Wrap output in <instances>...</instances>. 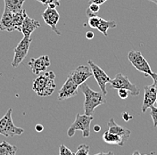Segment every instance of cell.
<instances>
[{"label": "cell", "instance_id": "obj_1", "mask_svg": "<svg viewBox=\"0 0 157 155\" xmlns=\"http://www.w3.org/2000/svg\"><path fill=\"white\" fill-rule=\"evenodd\" d=\"M55 79L56 74L54 71H44L43 74H40L36 79H34L32 83V90L39 97L50 96L56 87Z\"/></svg>", "mask_w": 157, "mask_h": 155}, {"label": "cell", "instance_id": "obj_2", "mask_svg": "<svg viewBox=\"0 0 157 155\" xmlns=\"http://www.w3.org/2000/svg\"><path fill=\"white\" fill-rule=\"evenodd\" d=\"M80 88L85 96V102H84L85 114L88 116H93L96 108L106 103L105 95L102 91L98 92L92 90L86 82L80 85Z\"/></svg>", "mask_w": 157, "mask_h": 155}, {"label": "cell", "instance_id": "obj_3", "mask_svg": "<svg viewBox=\"0 0 157 155\" xmlns=\"http://www.w3.org/2000/svg\"><path fill=\"white\" fill-rule=\"evenodd\" d=\"M94 117L88 116L84 114L77 113L74 122L71 125L67 131V136L69 137H72L75 132L80 130L82 132V136L85 138H88L90 136V124L93 120Z\"/></svg>", "mask_w": 157, "mask_h": 155}, {"label": "cell", "instance_id": "obj_4", "mask_svg": "<svg viewBox=\"0 0 157 155\" xmlns=\"http://www.w3.org/2000/svg\"><path fill=\"white\" fill-rule=\"evenodd\" d=\"M13 110L10 108L6 112L5 116L0 119V135L6 137H13L14 136H20L24 132V129L16 127L13 124L12 119Z\"/></svg>", "mask_w": 157, "mask_h": 155}, {"label": "cell", "instance_id": "obj_5", "mask_svg": "<svg viewBox=\"0 0 157 155\" xmlns=\"http://www.w3.org/2000/svg\"><path fill=\"white\" fill-rule=\"evenodd\" d=\"M128 59L130 63L137 69L138 71L145 74V76H149L153 71L151 70L150 64L148 63L146 58L142 55L141 52L131 50L128 54Z\"/></svg>", "mask_w": 157, "mask_h": 155}, {"label": "cell", "instance_id": "obj_6", "mask_svg": "<svg viewBox=\"0 0 157 155\" xmlns=\"http://www.w3.org/2000/svg\"><path fill=\"white\" fill-rule=\"evenodd\" d=\"M110 84L113 89H117V90L120 88L127 89L129 94L133 96H138L140 94L139 88L135 84L131 83L127 76H124L121 73H118L116 77L111 80Z\"/></svg>", "mask_w": 157, "mask_h": 155}, {"label": "cell", "instance_id": "obj_7", "mask_svg": "<svg viewBox=\"0 0 157 155\" xmlns=\"http://www.w3.org/2000/svg\"><path fill=\"white\" fill-rule=\"evenodd\" d=\"M31 42H32V39H30V37H23V39H21L19 42V44L16 46V47L13 50L14 56L12 62L13 68H17L21 63V62L24 60V58L27 56Z\"/></svg>", "mask_w": 157, "mask_h": 155}, {"label": "cell", "instance_id": "obj_8", "mask_svg": "<svg viewBox=\"0 0 157 155\" xmlns=\"http://www.w3.org/2000/svg\"><path fill=\"white\" fill-rule=\"evenodd\" d=\"M88 65L89 67L91 68L92 70V73H93V76L95 78L96 81L98 82V86L100 87L101 91L106 96L107 95V89H106V85L108 83L111 82L112 78L108 76L106 74V72L101 69L98 64H96L94 62H92L91 60L88 61Z\"/></svg>", "mask_w": 157, "mask_h": 155}, {"label": "cell", "instance_id": "obj_9", "mask_svg": "<svg viewBox=\"0 0 157 155\" xmlns=\"http://www.w3.org/2000/svg\"><path fill=\"white\" fill-rule=\"evenodd\" d=\"M91 76H93V73L89 65H79L68 75V77L71 78L78 86L85 83Z\"/></svg>", "mask_w": 157, "mask_h": 155}, {"label": "cell", "instance_id": "obj_10", "mask_svg": "<svg viewBox=\"0 0 157 155\" xmlns=\"http://www.w3.org/2000/svg\"><path fill=\"white\" fill-rule=\"evenodd\" d=\"M50 64L51 62L48 55H41L38 58H31L28 62V66L35 75L46 71Z\"/></svg>", "mask_w": 157, "mask_h": 155}, {"label": "cell", "instance_id": "obj_11", "mask_svg": "<svg viewBox=\"0 0 157 155\" xmlns=\"http://www.w3.org/2000/svg\"><path fill=\"white\" fill-rule=\"evenodd\" d=\"M42 18L46 24L49 26L55 33H56L57 35H61V32L57 29V23L60 20V14L57 10L47 7V9L42 13Z\"/></svg>", "mask_w": 157, "mask_h": 155}, {"label": "cell", "instance_id": "obj_12", "mask_svg": "<svg viewBox=\"0 0 157 155\" xmlns=\"http://www.w3.org/2000/svg\"><path fill=\"white\" fill-rule=\"evenodd\" d=\"M78 87V85L71 78L68 77L64 84L63 85V87L59 90L58 99L60 101H63L77 96Z\"/></svg>", "mask_w": 157, "mask_h": 155}, {"label": "cell", "instance_id": "obj_13", "mask_svg": "<svg viewBox=\"0 0 157 155\" xmlns=\"http://www.w3.org/2000/svg\"><path fill=\"white\" fill-rule=\"evenodd\" d=\"M157 99V92L155 88L151 86H146L145 87V95H144V99H143V104H142V108L141 111L143 113L147 112L148 108L153 106L155 103H156Z\"/></svg>", "mask_w": 157, "mask_h": 155}, {"label": "cell", "instance_id": "obj_14", "mask_svg": "<svg viewBox=\"0 0 157 155\" xmlns=\"http://www.w3.org/2000/svg\"><path fill=\"white\" fill-rule=\"evenodd\" d=\"M107 125L108 127H109V129H108V130H109L111 133H113V134H115V135H117V136H121V137L122 138V140L124 141V143L129 138L130 134H131L130 130L126 128V127H123L120 126V125L116 124V122L114 121V119H113V118L109 119Z\"/></svg>", "mask_w": 157, "mask_h": 155}, {"label": "cell", "instance_id": "obj_15", "mask_svg": "<svg viewBox=\"0 0 157 155\" xmlns=\"http://www.w3.org/2000/svg\"><path fill=\"white\" fill-rule=\"evenodd\" d=\"M39 27H40V22L39 21L32 19L28 15H26V17L24 18V21H23L22 26H21V32L23 34L24 37H30L32 32Z\"/></svg>", "mask_w": 157, "mask_h": 155}, {"label": "cell", "instance_id": "obj_16", "mask_svg": "<svg viewBox=\"0 0 157 155\" xmlns=\"http://www.w3.org/2000/svg\"><path fill=\"white\" fill-rule=\"evenodd\" d=\"M13 13L5 7L3 15L1 17V20H0V30L7 31V32L13 31Z\"/></svg>", "mask_w": 157, "mask_h": 155}, {"label": "cell", "instance_id": "obj_17", "mask_svg": "<svg viewBox=\"0 0 157 155\" xmlns=\"http://www.w3.org/2000/svg\"><path fill=\"white\" fill-rule=\"evenodd\" d=\"M27 13L24 9H21L17 13H13V29L17 30L21 32V26L23 23L24 18L26 17Z\"/></svg>", "mask_w": 157, "mask_h": 155}, {"label": "cell", "instance_id": "obj_18", "mask_svg": "<svg viewBox=\"0 0 157 155\" xmlns=\"http://www.w3.org/2000/svg\"><path fill=\"white\" fill-rule=\"evenodd\" d=\"M103 140L109 145H113V146H123V145L125 144L124 141L122 140V138L121 136H117L115 134L111 133L109 130L105 131L103 134Z\"/></svg>", "mask_w": 157, "mask_h": 155}, {"label": "cell", "instance_id": "obj_19", "mask_svg": "<svg viewBox=\"0 0 157 155\" xmlns=\"http://www.w3.org/2000/svg\"><path fill=\"white\" fill-rule=\"evenodd\" d=\"M117 27V24H116V21H106V20L101 18L100 21V23L98 25V29L101 33H103L105 37L108 36V29H114Z\"/></svg>", "mask_w": 157, "mask_h": 155}, {"label": "cell", "instance_id": "obj_20", "mask_svg": "<svg viewBox=\"0 0 157 155\" xmlns=\"http://www.w3.org/2000/svg\"><path fill=\"white\" fill-rule=\"evenodd\" d=\"M5 7L13 13H17L22 9V6L25 0H4Z\"/></svg>", "mask_w": 157, "mask_h": 155}, {"label": "cell", "instance_id": "obj_21", "mask_svg": "<svg viewBox=\"0 0 157 155\" xmlns=\"http://www.w3.org/2000/svg\"><path fill=\"white\" fill-rule=\"evenodd\" d=\"M17 147L9 144L6 141H3L0 144V155H16Z\"/></svg>", "mask_w": 157, "mask_h": 155}, {"label": "cell", "instance_id": "obj_22", "mask_svg": "<svg viewBox=\"0 0 157 155\" xmlns=\"http://www.w3.org/2000/svg\"><path fill=\"white\" fill-rule=\"evenodd\" d=\"M100 10V6L95 3H90L88 6V9L86 11V14L88 15V17H90L92 15H96Z\"/></svg>", "mask_w": 157, "mask_h": 155}, {"label": "cell", "instance_id": "obj_23", "mask_svg": "<svg viewBox=\"0 0 157 155\" xmlns=\"http://www.w3.org/2000/svg\"><path fill=\"white\" fill-rule=\"evenodd\" d=\"M100 21H101V17L98 16L97 14L96 15H92V16L88 17V26L90 28H92V29H98V25L100 23Z\"/></svg>", "mask_w": 157, "mask_h": 155}, {"label": "cell", "instance_id": "obj_24", "mask_svg": "<svg viewBox=\"0 0 157 155\" xmlns=\"http://www.w3.org/2000/svg\"><path fill=\"white\" fill-rule=\"evenodd\" d=\"M73 155H89V146L85 144L78 146L76 153H74Z\"/></svg>", "mask_w": 157, "mask_h": 155}, {"label": "cell", "instance_id": "obj_25", "mask_svg": "<svg viewBox=\"0 0 157 155\" xmlns=\"http://www.w3.org/2000/svg\"><path fill=\"white\" fill-rule=\"evenodd\" d=\"M59 155H73V153L64 145H61L59 147Z\"/></svg>", "mask_w": 157, "mask_h": 155}, {"label": "cell", "instance_id": "obj_26", "mask_svg": "<svg viewBox=\"0 0 157 155\" xmlns=\"http://www.w3.org/2000/svg\"><path fill=\"white\" fill-rule=\"evenodd\" d=\"M151 116L153 119V122H154V127H157V107L155 106H151Z\"/></svg>", "mask_w": 157, "mask_h": 155}, {"label": "cell", "instance_id": "obj_27", "mask_svg": "<svg viewBox=\"0 0 157 155\" xmlns=\"http://www.w3.org/2000/svg\"><path fill=\"white\" fill-rule=\"evenodd\" d=\"M118 96L121 99H127L128 96H129V92L127 89L120 88V89H118Z\"/></svg>", "mask_w": 157, "mask_h": 155}, {"label": "cell", "instance_id": "obj_28", "mask_svg": "<svg viewBox=\"0 0 157 155\" xmlns=\"http://www.w3.org/2000/svg\"><path fill=\"white\" fill-rule=\"evenodd\" d=\"M35 1H38L39 3H41L42 5H44V6H48L49 4L55 3V4H56L59 6H60V1H61V0H35Z\"/></svg>", "mask_w": 157, "mask_h": 155}, {"label": "cell", "instance_id": "obj_29", "mask_svg": "<svg viewBox=\"0 0 157 155\" xmlns=\"http://www.w3.org/2000/svg\"><path fill=\"white\" fill-rule=\"evenodd\" d=\"M121 117H122V119H123L126 122L131 120V119H133V117L131 116V115H130L128 112H123L121 113Z\"/></svg>", "mask_w": 157, "mask_h": 155}, {"label": "cell", "instance_id": "obj_30", "mask_svg": "<svg viewBox=\"0 0 157 155\" xmlns=\"http://www.w3.org/2000/svg\"><path fill=\"white\" fill-rule=\"evenodd\" d=\"M149 76L153 78V80H154V83H153V85H152V86L155 88V90H156V92H157V73L152 72V73H151Z\"/></svg>", "mask_w": 157, "mask_h": 155}, {"label": "cell", "instance_id": "obj_31", "mask_svg": "<svg viewBox=\"0 0 157 155\" xmlns=\"http://www.w3.org/2000/svg\"><path fill=\"white\" fill-rule=\"evenodd\" d=\"M107 0H89V4L90 3H95V4H98L99 6L103 5L104 3H105Z\"/></svg>", "mask_w": 157, "mask_h": 155}, {"label": "cell", "instance_id": "obj_32", "mask_svg": "<svg viewBox=\"0 0 157 155\" xmlns=\"http://www.w3.org/2000/svg\"><path fill=\"white\" fill-rule=\"evenodd\" d=\"M35 129H36V131H37V132H41V131H43L44 127L42 126L41 124H37L36 127H35Z\"/></svg>", "mask_w": 157, "mask_h": 155}, {"label": "cell", "instance_id": "obj_33", "mask_svg": "<svg viewBox=\"0 0 157 155\" xmlns=\"http://www.w3.org/2000/svg\"><path fill=\"white\" fill-rule=\"evenodd\" d=\"M86 38L88 39H92L94 38V33L92 31H88L86 33Z\"/></svg>", "mask_w": 157, "mask_h": 155}, {"label": "cell", "instance_id": "obj_34", "mask_svg": "<svg viewBox=\"0 0 157 155\" xmlns=\"http://www.w3.org/2000/svg\"><path fill=\"white\" fill-rule=\"evenodd\" d=\"M94 155H114V153H113V152H107V153H103V152H101V153H97V154Z\"/></svg>", "mask_w": 157, "mask_h": 155}, {"label": "cell", "instance_id": "obj_35", "mask_svg": "<svg viewBox=\"0 0 157 155\" xmlns=\"http://www.w3.org/2000/svg\"><path fill=\"white\" fill-rule=\"evenodd\" d=\"M57 6H57L56 4H55V3L49 4L48 6V7L51 8V9H56V7H57Z\"/></svg>", "mask_w": 157, "mask_h": 155}, {"label": "cell", "instance_id": "obj_36", "mask_svg": "<svg viewBox=\"0 0 157 155\" xmlns=\"http://www.w3.org/2000/svg\"><path fill=\"white\" fill-rule=\"evenodd\" d=\"M101 130V127L99 126V125H95L94 126V131L95 132H99Z\"/></svg>", "mask_w": 157, "mask_h": 155}, {"label": "cell", "instance_id": "obj_37", "mask_svg": "<svg viewBox=\"0 0 157 155\" xmlns=\"http://www.w3.org/2000/svg\"><path fill=\"white\" fill-rule=\"evenodd\" d=\"M132 155H141V154H140V153H139L138 151H134V152H133V153H132Z\"/></svg>", "mask_w": 157, "mask_h": 155}, {"label": "cell", "instance_id": "obj_38", "mask_svg": "<svg viewBox=\"0 0 157 155\" xmlns=\"http://www.w3.org/2000/svg\"><path fill=\"white\" fill-rule=\"evenodd\" d=\"M148 1H151V2H153V3H155L157 6V0H148Z\"/></svg>", "mask_w": 157, "mask_h": 155}, {"label": "cell", "instance_id": "obj_39", "mask_svg": "<svg viewBox=\"0 0 157 155\" xmlns=\"http://www.w3.org/2000/svg\"><path fill=\"white\" fill-rule=\"evenodd\" d=\"M156 104H157V99H156Z\"/></svg>", "mask_w": 157, "mask_h": 155}, {"label": "cell", "instance_id": "obj_40", "mask_svg": "<svg viewBox=\"0 0 157 155\" xmlns=\"http://www.w3.org/2000/svg\"><path fill=\"white\" fill-rule=\"evenodd\" d=\"M144 155H147V154H144Z\"/></svg>", "mask_w": 157, "mask_h": 155}]
</instances>
